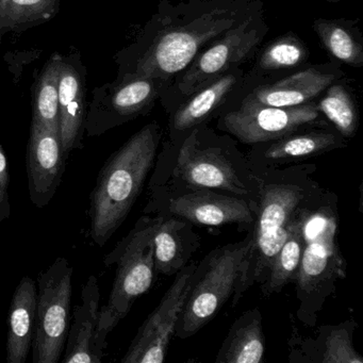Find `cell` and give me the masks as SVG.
<instances>
[{
    "label": "cell",
    "mask_w": 363,
    "mask_h": 363,
    "mask_svg": "<svg viewBox=\"0 0 363 363\" xmlns=\"http://www.w3.org/2000/svg\"><path fill=\"white\" fill-rule=\"evenodd\" d=\"M269 33L263 7L206 46L159 99L167 116L201 86L252 61Z\"/></svg>",
    "instance_id": "obj_7"
},
{
    "label": "cell",
    "mask_w": 363,
    "mask_h": 363,
    "mask_svg": "<svg viewBox=\"0 0 363 363\" xmlns=\"http://www.w3.org/2000/svg\"><path fill=\"white\" fill-rule=\"evenodd\" d=\"M316 107L333 129L345 139L354 137L359 127L356 94L347 76L335 80L315 101Z\"/></svg>",
    "instance_id": "obj_25"
},
{
    "label": "cell",
    "mask_w": 363,
    "mask_h": 363,
    "mask_svg": "<svg viewBox=\"0 0 363 363\" xmlns=\"http://www.w3.org/2000/svg\"><path fill=\"white\" fill-rule=\"evenodd\" d=\"M171 195L216 190L256 201V174L231 135H218L209 125L193 129L178 145Z\"/></svg>",
    "instance_id": "obj_4"
},
{
    "label": "cell",
    "mask_w": 363,
    "mask_h": 363,
    "mask_svg": "<svg viewBox=\"0 0 363 363\" xmlns=\"http://www.w3.org/2000/svg\"><path fill=\"white\" fill-rule=\"evenodd\" d=\"M312 29L331 60L354 69L363 67V35L358 21L320 18Z\"/></svg>",
    "instance_id": "obj_23"
},
{
    "label": "cell",
    "mask_w": 363,
    "mask_h": 363,
    "mask_svg": "<svg viewBox=\"0 0 363 363\" xmlns=\"http://www.w3.org/2000/svg\"><path fill=\"white\" fill-rule=\"evenodd\" d=\"M99 280L91 275L82 291V303L74 310V320L67 335L63 363H101L105 354L97 346L99 316Z\"/></svg>",
    "instance_id": "obj_19"
},
{
    "label": "cell",
    "mask_w": 363,
    "mask_h": 363,
    "mask_svg": "<svg viewBox=\"0 0 363 363\" xmlns=\"http://www.w3.org/2000/svg\"><path fill=\"white\" fill-rule=\"evenodd\" d=\"M162 139L157 122L145 125L101 167L90 195L91 240L103 247L122 226L154 169Z\"/></svg>",
    "instance_id": "obj_3"
},
{
    "label": "cell",
    "mask_w": 363,
    "mask_h": 363,
    "mask_svg": "<svg viewBox=\"0 0 363 363\" xmlns=\"http://www.w3.org/2000/svg\"><path fill=\"white\" fill-rule=\"evenodd\" d=\"M326 3L335 4V3H341V1H345V0H324Z\"/></svg>",
    "instance_id": "obj_31"
},
{
    "label": "cell",
    "mask_w": 363,
    "mask_h": 363,
    "mask_svg": "<svg viewBox=\"0 0 363 363\" xmlns=\"http://www.w3.org/2000/svg\"><path fill=\"white\" fill-rule=\"evenodd\" d=\"M341 63H308L294 73L273 82L259 84L244 94L260 105L288 108L313 103L335 80L345 77Z\"/></svg>",
    "instance_id": "obj_16"
},
{
    "label": "cell",
    "mask_w": 363,
    "mask_h": 363,
    "mask_svg": "<svg viewBox=\"0 0 363 363\" xmlns=\"http://www.w3.org/2000/svg\"><path fill=\"white\" fill-rule=\"evenodd\" d=\"M262 315L258 309L242 314L229 330L216 363H260L264 356Z\"/></svg>",
    "instance_id": "obj_24"
},
{
    "label": "cell",
    "mask_w": 363,
    "mask_h": 363,
    "mask_svg": "<svg viewBox=\"0 0 363 363\" xmlns=\"http://www.w3.org/2000/svg\"><path fill=\"white\" fill-rule=\"evenodd\" d=\"M160 214L154 233L155 272L171 276L184 269L197 248L201 238L193 230L192 223L171 216Z\"/></svg>",
    "instance_id": "obj_21"
},
{
    "label": "cell",
    "mask_w": 363,
    "mask_h": 363,
    "mask_svg": "<svg viewBox=\"0 0 363 363\" xmlns=\"http://www.w3.org/2000/svg\"><path fill=\"white\" fill-rule=\"evenodd\" d=\"M9 162L3 145L0 144V223L11 216V203L9 197Z\"/></svg>",
    "instance_id": "obj_30"
},
{
    "label": "cell",
    "mask_w": 363,
    "mask_h": 363,
    "mask_svg": "<svg viewBox=\"0 0 363 363\" xmlns=\"http://www.w3.org/2000/svg\"><path fill=\"white\" fill-rule=\"evenodd\" d=\"M310 52L307 44L293 31L275 38L259 48L254 65L246 72L250 90L259 84L273 82L307 65Z\"/></svg>",
    "instance_id": "obj_20"
},
{
    "label": "cell",
    "mask_w": 363,
    "mask_h": 363,
    "mask_svg": "<svg viewBox=\"0 0 363 363\" xmlns=\"http://www.w3.org/2000/svg\"><path fill=\"white\" fill-rule=\"evenodd\" d=\"M263 7L262 0H161L139 35L116 55L118 76L152 78L164 93L206 46Z\"/></svg>",
    "instance_id": "obj_1"
},
{
    "label": "cell",
    "mask_w": 363,
    "mask_h": 363,
    "mask_svg": "<svg viewBox=\"0 0 363 363\" xmlns=\"http://www.w3.org/2000/svg\"><path fill=\"white\" fill-rule=\"evenodd\" d=\"M86 69L78 54L62 57L59 78V128L67 157L82 150L86 118Z\"/></svg>",
    "instance_id": "obj_18"
},
{
    "label": "cell",
    "mask_w": 363,
    "mask_h": 363,
    "mask_svg": "<svg viewBox=\"0 0 363 363\" xmlns=\"http://www.w3.org/2000/svg\"><path fill=\"white\" fill-rule=\"evenodd\" d=\"M314 165L254 169L258 184L256 218L250 227V244L242 261L231 307L255 284H265L274 258L301 214L325 191L312 179Z\"/></svg>",
    "instance_id": "obj_2"
},
{
    "label": "cell",
    "mask_w": 363,
    "mask_h": 363,
    "mask_svg": "<svg viewBox=\"0 0 363 363\" xmlns=\"http://www.w3.org/2000/svg\"><path fill=\"white\" fill-rule=\"evenodd\" d=\"M314 203H312L311 206H313ZM309 208L301 214V218L291 230L288 239L274 258L271 269H269V277L265 284L261 286V291L264 296H271L274 293H279L286 284L295 281V278L298 273L299 265H301L303 247H305V240H303V218Z\"/></svg>",
    "instance_id": "obj_26"
},
{
    "label": "cell",
    "mask_w": 363,
    "mask_h": 363,
    "mask_svg": "<svg viewBox=\"0 0 363 363\" xmlns=\"http://www.w3.org/2000/svg\"><path fill=\"white\" fill-rule=\"evenodd\" d=\"M216 121L218 130L250 146L307 129L331 128L315 101L297 107H271L244 95Z\"/></svg>",
    "instance_id": "obj_9"
},
{
    "label": "cell",
    "mask_w": 363,
    "mask_h": 363,
    "mask_svg": "<svg viewBox=\"0 0 363 363\" xmlns=\"http://www.w3.org/2000/svg\"><path fill=\"white\" fill-rule=\"evenodd\" d=\"M250 237L216 248L197 264L192 286L175 328V335L188 339L206 326L235 292Z\"/></svg>",
    "instance_id": "obj_8"
},
{
    "label": "cell",
    "mask_w": 363,
    "mask_h": 363,
    "mask_svg": "<svg viewBox=\"0 0 363 363\" xmlns=\"http://www.w3.org/2000/svg\"><path fill=\"white\" fill-rule=\"evenodd\" d=\"M37 306L35 281L24 276L14 291L8 313V363L26 362L35 337Z\"/></svg>",
    "instance_id": "obj_22"
},
{
    "label": "cell",
    "mask_w": 363,
    "mask_h": 363,
    "mask_svg": "<svg viewBox=\"0 0 363 363\" xmlns=\"http://www.w3.org/2000/svg\"><path fill=\"white\" fill-rule=\"evenodd\" d=\"M158 80L135 75L118 76L116 82L96 89L86 110L84 133L99 137L152 111L163 94Z\"/></svg>",
    "instance_id": "obj_11"
},
{
    "label": "cell",
    "mask_w": 363,
    "mask_h": 363,
    "mask_svg": "<svg viewBox=\"0 0 363 363\" xmlns=\"http://www.w3.org/2000/svg\"><path fill=\"white\" fill-rule=\"evenodd\" d=\"M197 263L191 261L180 269L158 307L146 318L123 357L122 363H162L176 325L192 286Z\"/></svg>",
    "instance_id": "obj_13"
},
{
    "label": "cell",
    "mask_w": 363,
    "mask_h": 363,
    "mask_svg": "<svg viewBox=\"0 0 363 363\" xmlns=\"http://www.w3.org/2000/svg\"><path fill=\"white\" fill-rule=\"evenodd\" d=\"M62 56L56 54L44 67L33 91V122L59 128V78Z\"/></svg>",
    "instance_id": "obj_28"
},
{
    "label": "cell",
    "mask_w": 363,
    "mask_h": 363,
    "mask_svg": "<svg viewBox=\"0 0 363 363\" xmlns=\"http://www.w3.org/2000/svg\"><path fill=\"white\" fill-rule=\"evenodd\" d=\"M73 274L69 261L60 257L38 276L33 363L60 362L69 330Z\"/></svg>",
    "instance_id": "obj_10"
},
{
    "label": "cell",
    "mask_w": 363,
    "mask_h": 363,
    "mask_svg": "<svg viewBox=\"0 0 363 363\" xmlns=\"http://www.w3.org/2000/svg\"><path fill=\"white\" fill-rule=\"evenodd\" d=\"M59 9L60 0H0V39L48 22Z\"/></svg>",
    "instance_id": "obj_27"
},
{
    "label": "cell",
    "mask_w": 363,
    "mask_h": 363,
    "mask_svg": "<svg viewBox=\"0 0 363 363\" xmlns=\"http://www.w3.org/2000/svg\"><path fill=\"white\" fill-rule=\"evenodd\" d=\"M160 214L142 216L133 230L106 257L107 267H116V279L107 305L99 311L96 341L106 354L107 337L129 313L135 301L150 290L154 280V233Z\"/></svg>",
    "instance_id": "obj_6"
},
{
    "label": "cell",
    "mask_w": 363,
    "mask_h": 363,
    "mask_svg": "<svg viewBox=\"0 0 363 363\" xmlns=\"http://www.w3.org/2000/svg\"><path fill=\"white\" fill-rule=\"evenodd\" d=\"M67 155L60 131L39 123H31L27 146L26 169L29 197L35 207L50 205L62 182Z\"/></svg>",
    "instance_id": "obj_15"
},
{
    "label": "cell",
    "mask_w": 363,
    "mask_h": 363,
    "mask_svg": "<svg viewBox=\"0 0 363 363\" xmlns=\"http://www.w3.org/2000/svg\"><path fill=\"white\" fill-rule=\"evenodd\" d=\"M354 322L344 323L341 326L330 329L324 343L323 363H362L363 358L352 345Z\"/></svg>",
    "instance_id": "obj_29"
},
{
    "label": "cell",
    "mask_w": 363,
    "mask_h": 363,
    "mask_svg": "<svg viewBox=\"0 0 363 363\" xmlns=\"http://www.w3.org/2000/svg\"><path fill=\"white\" fill-rule=\"evenodd\" d=\"M337 201L325 192L303 218L305 247L295 278L301 303L297 316L308 325L315 323L337 279L345 278L346 263L337 245Z\"/></svg>",
    "instance_id": "obj_5"
},
{
    "label": "cell",
    "mask_w": 363,
    "mask_h": 363,
    "mask_svg": "<svg viewBox=\"0 0 363 363\" xmlns=\"http://www.w3.org/2000/svg\"><path fill=\"white\" fill-rule=\"evenodd\" d=\"M346 145L345 138L333 127L312 128L274 141L255 144L246 157L254 169H265L320 156Z\"/></svg>",
    "instance_id": "obj_17"
},
{
    "label": "cell",
    "mask_w": 363,
    "mask_h": 363,
    "mask_svg": "<svg viewBox=\"0 0 363 363\" xmlns=\"http://www.w3.org/2000/svg\"><path fill=\"white\" fill-rule=\"evenodd\" d=\"M256 208L257 199L223 194L216 190H196L169 195L164 208L156 214H171L197 226L238 224L250 228L256 218Z\"/></svg>",
    "instance_id": "obj_14"
},
{
    "label": "cell",
    "mask_w": 363,
    "mask_h": 363,
    "mask_svg": "<svg viewBox=\"0 0 363 363\" xmlns=\"http://www.w3.org/2000/svg\"><path fill=\"white\" fill-rule=\"evenodd\" d=\"M250 91L243 67L227 72L195 91L169 114V147L177 148L193 129L220 118Z\"/></svg>",
    "instance_id": "obj_12"
}]
</instances>
